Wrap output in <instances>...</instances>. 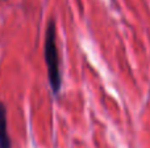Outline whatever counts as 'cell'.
I'll return each mask as SVG.
<instances>
[{"label": "cell", "mask_w": 150, "mask_h": 148, "mask_svg": "<svg viewBox=\"0 0 150 148\" xmlns=\"http://www.w3.org/2000/svg\"><path fill=\"white\" fill-rule=\"evenodd\" d=\"M44 55H45V62H46L47 77H49L50 87H52L53 93L55 96H58L61 92V85H62V76H61L59 57H58V49H57L55 24L53 20L47 24V28H46Z\"/></svg>", "instance_id": "1"}, {"label": "cell", "mask_w": 150, "mask_h": 148, "mask_svg": "<svg viewBox=\"0 0 150 148\" xmlns=\"http://www.w3.org/2000/svg\"><path fill=\"white\" fill-rule=\"evenodd\" d=\"M0 148H11V139L7 128V110L0 102Z\"/></svg>", "instance_id": "2"}]
</instances>
